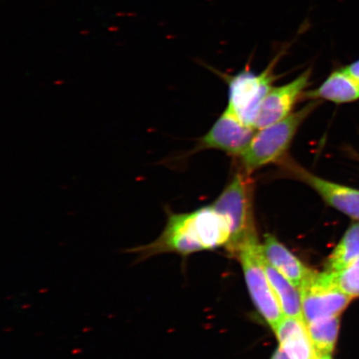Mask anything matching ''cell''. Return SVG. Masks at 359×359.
Here are the masks:
<instances>
[{
	"label": "cell",
	"instance_id": "obj_1",
	"mask_svg": "<svg viewBox=\"0 0 359 359\" xmlns=\"http://www.w3.org/2000/svg\"><path fill=\"white\" fill-rule=\"evenodd\" d=\"M248 173H238L212 205L227 219L231 237L226 248L232 255L250 241L258 240L254 219L253 184Z\"/></svg>",
	"mask_w": 359,
	"mask_h": 359
},
{
	"label": "cell",
	"instance_id": "obj_2",
	"mask_svg": "<svg viewBox=\"0 0 359 359\" xmlns=\"http://www.w3.org/2000/svg\"><path fill=\"white\" fill-rule=\"evenodd\" d=\"M318 104L320 102L311 101L303 109L292 112L280 122L257 130L250 144L241 156L245 172L252 173L255 170L284 158L300 126Z\"/></svg>",
	"mask_w": 359,
	"mask_h": 359
},
{
	"label": "cell",
	"instance_id": "obj_3",
	"mask_svg": "<svg viewBox=\"0 0 359 359\" xmlns=\"http://www.w3.org/2000/svg\"><path fill=\"white\" fill-rule=\"evenodd\" d=\"M255 306L268 325L275 331L284 318L279 300L264 267L262 245L258 240L249 242L237 253Z\"/></svg>",
	"mask_w": 359,
	"mask_h": 359
},
{
	"label": "cell",
	"instance_id": "obj_4",
	"mask_svg": "<svg viewBox=\"0 0 359 359\" xmlns=\"http://www.w3.org/2000/svg\"><path fill=\"white\" fill-rule=\"evenodd\" d=\"M276 60L259 74L245 70L228 79L229 101L227 109L242 123L253 127V124L264 97L273 88L275 81L273 69Z\"/></svg>",
	"mask_w": 359,
	"mask_h": 359
},
{
	"label": "cell",
	"instance_id": "obj_5",
	"mask_svg": "<svg viewBox=\"0 0 359 359\" xmlns=\"http://www.w3.org/2000/svg\"><path fill=\"white\" fill-rule=\"evenodd\" d=\"M305 322L339 316L348 307L351 298L341 291L327 271L313 275L300 288Z\"/></svg>",
	"mask_w": 359,
	"mask_h": 359
},
{
	"label": "cell",
	"instance_id": "obj_6",
	"mask_svg": "<svg viewBox=\"0 0 359 359\" xmlns=\"http://www.w3.org/2000/svg\"><path fill=\"white\" fill-rule=\"evenodd\" d=\"M283 167L292 177L312 188L327 205L359 222L358 189L318 177L291 160L285 161Z\"/></svg>",
	"mask_w": 359,
	"mask_h": 359
},
{
	"label": "cell",
	"instance_id": "obj_7",
	"mask_svg": "<svg viewBox=\"0 0 359 359\" xmlns=\"http://www.w3.org/2000/svg\"><path fill=\"white\" fill-rule=\"evenodd\" d=\"M257 131L251 126L242 123L226 109L210 131L201 138L197 150L215 149L241 156L250 144Z\"/></svg>",
	"mask_w": 359,
	"mask_h": 359
},
{
	"label": "cell",
	"instance_id": "obj_8",
	"mask_svg": "<svg viewBox=\"0 0 359 359\" xmlns=\"http://www.w3.org/2000/svg\"><path fill=\"white\" fill-rule=\"evenodd\" d=\"M311 74V69H309L290 83L273 88L259 107L253 128H266L289 116L296 103L302 98Z\"/></svg>",
	"mask_w": 359,
	"mask_h": 359
},
{
	"label": "cell",
	"instance_id": "obj_9",
	"mask_svg": "<svg viewBox=\"0 0 359 359\" xmlns=\"http://www.w3.org/2000/svg\"><path fill=\"white\" fill-rule=\"evenodd\" d=\"M273 332L279 340L280 347L290 359H318L320 357L304 318L285 316Z\"/></svg>",
	"mask_w": 359,
	"mask_h": 359
},
{
	"label": "cell",
	"instance_id": "obj_10",
	"mask_svg": "<svg viewBox=\"0 0 359 359\" xmlns=\"http://www.w3.org/2000/svg\"><path fill=\"white\" fill-rule=\"evenodd\" d=\"M262 251L264 259L299 290L314 273L275 236H264Z\"/></svg>",
	"mask_w": 359,
	"mask_h": 359
},
{
	"label": "cell",
	"instance_id": "obj_11",
	"mask_svg": "<svg viewBox=\"0 0 359 359\" xmlns=\"http://www.w3.org/2000/svg\"><path fill=\"white\" fill-rule=\"evenodd\" d=\"M302 100H325L342 104L359 100V83L344 67L337 69L320 87L304 92Z\"/></svg>",
	"mask_w": 359,
	"mask_h": 359
},
{
	"label": "cell",
	"instance_id": "obj_12",
	"mask_svg": "<svg viewBox=\"0 0 359 359\" xmlns=\"http://www.w3.org/2000/svg\"><path fill=\"white\" fill-rule=\"evenodd\" d=\"M191 215L204 250L226 245L231 237L230 224L212 205L196 210Z\"/></svg>",
	"mask_w": 359,
	"mask_h": 359
},
{
	"label": "cell",
	"instance_id": "obj_13",
	"mask_svg": "<svg viewBox=\"0 0 359 359\" xmlns=\"http://www.w3.org/2000/svg\"><path fill=\"white\" fill-rule=\"evenodd\" d=\"M263 262L269 283L279 300L285 316L304 318L302 298L299 289L273 268L264 257Z\"/></svg>",
	"mask_w": 359,
	"mask_h": 359
},
{
	"label": "cell",
	"instance_id": "obj_14",
	"mask_svg": "<svg viewBox=\"0 0 359 359\" xmlns=\"http://www.w3.org/2000/svg\"><path fill=\"white\" fill-rule=\"evenodd\" d=\"M359 258V222L353 223L327 259L326 271L335 273Z\"/></svg>",
	"mask_w": 359,
	"mask_h": 359
},
{
	"label": "cell",
	"instance_id": "obj_15",
	"mask_svg": "<svg viewBox=\"0 0 359 359\" xmlns=\"http://www.w3.org/2000/svg\"><path fill=\"white\" fill-rule=\"evenodd\" d=\"M339 325V316L308 323L309 334L318 355H327L334 351L338 339Z\"/></svg>",
	"mask_w": 359,
	"mask_h": 359
},
{
	"label": "cell",
	"instance_id": "obj_16",
	"mask_svg": "<svg viewBox=\"0 0 359 359\" xmlns=\"http://www.w3.org/2000/svg\"><path fill=\"white\" fill-rule=\"evenodd\" d=\"M330 273L337 286L349 298L359 297V258L341 271Z\"/></svg>",
	"mask_w": 359,
	"mask_h": 359
},
{
	"label": "cell",
	"instance_id": "obj_17",
	"mask_svg": "<svg viewBox=\"0 0 359 359\" xmlns=\"http://www.w3.org/2000/svg\"><path fill=\"white\" fill-rule=\"evenodd\" d=\"M344 69L359 83V60L354 61L351 65L344 67Z\"/></svg>",
	"mask_w": 359,
	"mask_h": 359
},
{
	"label": "cell",
	"instance_id": "obj_18",
	"mask_svg": "<svg viewBox=\"0 0 359 359\" xmlns=\"http://www.w3.org/2000/svg\"><path fill=\"white\" fill-rule=\"evenodd\" d=\"M271 359H290L287 353L283 350L282 348L279 347L276 349L275 353L273 354Z\"/></svg>",
	"mask_w": 359,
	"mask_h": 359
},
{
	"label": "cell",
	"instance_id": "obj_19",
	"mask_svg": "<svg viewBox=\"0 0 359 359\" xmlns=\"http://www.w3.org/2000/svg\"><path fill=\"white\" fill-rule=\"evenodd\" d=\"M318 359H332L331 354H327V355H320Z\"/></svg>",
	"mask_w": 359,
	"mask_h": 359
}]
</instances>
